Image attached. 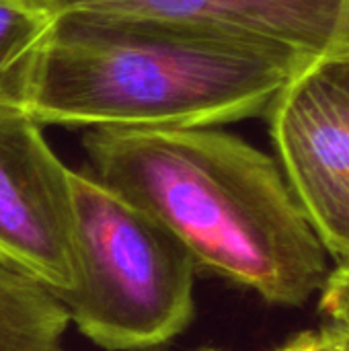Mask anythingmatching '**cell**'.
Wrapping results in <instances>:
<instances>
[{
  "label": "cell",
  "mask_w": 349,
  "mask_h": 351,
  "mask_svg": "<svg viewBox=\"0 0 349 351\" xmlns=\"http://www.w3.org/2000/svg\"><path fill=\"white\" fill-rule=\"evenodd\" d=\"M93 175L165 226L197 269L298 308L329 276V255L280 165L214 132L93 128Z\"/></svg>",
  "instance_id": "cell-1"
},
{
  "label": "cell",
  "mask_w": 349,
  "mask_h": 351,
  "mask_svg": "<svg viewBox=\"0 0 349 351\" xmlns=\"http://www.w3.org/2000/svg\"><path fill=\"white\" fill-rule=\"evenodd\" d=\"M311 62L150 16L58 14L29 115L39 125L195 130L261 115Z\"/></svg>",
  "instance_id": "cell-2"
},
{
  "label": "cell",
  "mask_w": 349,
  "mask_h": 351,
  "mask_svg": "<svg viewBox=\"0 0 349 351\" xmlns=\"http://www.w3.org/2000/svg\"><path fill=\"white\" fill-rule=\"evenodd\" d=\"M72 284L58 294L70 323L109 351L158 350L195 317V263L152 216L101 183L70 175Z\"/></svg>",
  "instance_id": "cell-3"
},
{
  "label": "cell",
  "mask_w": 349,
  "mask_h": 351,
  "mask_svg": "<svg viewBox=\"0 0 349 351\" xmlns=\"http://www.w3.org/2000/svg\"><path fill=\"white\" fill-rule=\"evenodd\" d=\"M265 113L296 202L327 255L349 263V93L311 64Z\"/></svg>",
  "instance_id": "cell-4"
},
{
  "label": "cell",
  "mask_w": 349,
  "mask_h": 351,
  "mask_svg": "<svg viewBox=\"0 0 349 351\" xmlns=\"http://www.w3.org/2000/svg\"><path fill=\"white\" fill-rule=\"evenodd\" d=\"M70 175L27 111L0 107V259L56 294L74 274Z\"/></svg>",
  "instance_id": "cell-5"
},
{
  "label": "cell",
  "mask_w": 349,
  "mask_h": 351,
  "mask_svg": "<svg viewBox=\"0 0 349 351\" xmlns=\"http://www.w3.org/2000/svg\"><path fill=\"white\" fill-rule=\"evenodd\" d=\"M68 10L150 16L286 49L317 64L333 41L346 0H45Z\"/></svg>",
  "instance_id": "cell-6"
},
{
  "label": "cell",
  "mask_w": 349,
  "mask_h": 351,
  "mask_svg": "<svg viewBox=\"0 0 349 351\" xmlns=\"http://www.w3.org/2000/svg\"><path fill=\"white\" fill-rule=\"evenodd\" d=\"M56 23L45 0H0V107L29 113Z\"/></svg>",
  "instance_id": "cell-7"
},
{
  "label": "cell",
  "mask_w": 349,
  "mask_h": 351,
  "mask_svg": "<svg viewBox=\"0 0 349 351\" xmlns=\"http://www.w3.org/2000/svg\"><path fill=\"white\" fill-rule=\"evenodd\" d=\"M68 325L51 288L0 259V351H60Z\"/></svg>",
  "instance_id": "cell-8"
},
{
  "label": "cell",
  "mask_w": 349,
  "mask_h": 351,
  "mask_svg": "<svg viewBox=\"0 0 349 351\" xmlns=\"http://www.w3.org/2000/svg\"><path fill=\"white\" fill-rule=\"evenodd\" d=\"M319 294V311L331 321L329 325L349 331V263H337L329 271Z\"/></svg>",
  "instance_id": "cell-9"
},
{
  "label": "cell",
  "mask_w": 349,
  "mask_h": 351,
  "mask_svg": "<svg viewBox=\"0 0 349 351\" xmlns=\"http://www.w3.org/2000/svg\"><path fill=\"white\" fill-rule=\"evenodd\" d=\"M317 66L349 93V0L344 4L333 41L323 58L317 62Z\"/></svg>",
  "instance_id": "cell-10"
},
{
  "label": "cell",
  "mask_w": 349,
  "mask_h": 351,
  "mask_svg": "<svg viewBox=\"0 0 349 351\" xmlns=\"http://www.w3.org/2000/svg\"><path fill=\"white\" fill-rule=\"evenodd\" d=\"M274 351H335V348L331 329L323 327L317 331H302Z\"/></svg>",
  "instance_id": "cell-11"
},
{
  "label": "cell",
  "mask_w": 349,
  "mask_h": 351,
  "mask_svg": "<svg viewBox=\"0 0 349 351\" xmlns=\"http://www.w3.org/2000/svg\"><path fill=\"white\" fill-rule=\"evenodd\" d=\"M327 327L331 329L335 351H349V331L341 329V327H335V325H327Z\"/></svg>",
  "instance_id": "cell-12"
},
{
  "label": "cell",
  "mask_w": 349,
  "mask_h": 351,
  "mask_svg": "<svg viewBox=\"0 0 349 351\" xmlns=\"http://www.w3.org/2000/svg\"><path fill=\"white\" fill-rule=\"evenodd\" d=\"M197 351H220V350H212V348H206V350H197Z\"/></svg>",
  "instance_id": "cell-13"
}]
</instances>
